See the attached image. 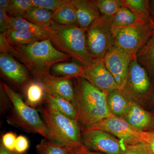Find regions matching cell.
Here are the masks:
<instances>
[{
	"instance_id": "cell-1",
	"label": "cell",
	"mask_w": 154,
	"mask_h": 154,
	"mask_svg": "<svg viewBox=\"0 0 154 154\" xmlns=\"http://www.w3.org/2000/svg\"><path fill=\"white\" fill-rule=\"evenodd\" d=\"M75 101L78 122L83 129L111 116L107 103V94L97 89L82 78L75 79Z\"/></svg>"
},
{
	"instance_id": "cell-2",
	"label": "cell",
	"mask_w": 154,
	"mask_h": 154,
	"mask_svg": "<svg viewBox=\"0 0 154 154\" xmlns=\"http://www.w3.org/2000/svg\"><path fill=\"white\" fill-rule=\"evenodd\" d=\"M9 54L22 62L33 76L50 72L53 66L71 58L57 50L49 39L25 45L10 44Z\"/></svg>"
},
{
	"instance_id": "cell-3",
	"label": "cell",
	"mask_w": 154,
	"mask_h": 154,
	"mask_svg": "<svg viewBox=\"0 0 154 154\" xmlns=\"http://www.w3.org/2000/svg\"><path fill=\"white\" fill-rule=\"evenodd\" d=\"M49 30L50 40L59 51L69 56L83 66L95 61L88 51L86 30L79 26L59 25L54 22Z\"/></svg>"
},
{
	"instance_id": "cell-4",
	"label": "cell",
	"mask_w": 154,
	"mask_h": 154,
	"mask_svg": "<svg viewBox=\"0 0 154 154\" xmlns=\"http://www.w3.org/2000/svg\"><path fill=\"white\" fill-rule=\"evenodd\" d=\"M49 140L60 144L69 149L83 145L78 122L63 115L45 102L39 108Z\"/></svg>"
},
{
	"instance_id": "cell-5",
	"label": "cell",
	"mask_w": 154,
	"mask_h": 154,
	"mask_svg": "<svg viewBox=\"0 0 154 154\" xmlns=\"http://www.w3.org/2000/svg\"><path fill=\"white\" fill-rule=\"evenodd\" d=\"M1 86L11 103V111L7 117L8 122L27 132L37 134L49 140L46 125L37 110L27 105L20 94L5 83L1 82Z\"/></svg>"
},
{
	"instance_id": "cell-6",
	"label": "cell",
	"mask_w": 154,
	"mask_h": 154,
	"mask_svg": "<svg viewBox=\"0 0 154 154\" xmlns=\"http://www.w3.org/2000/svg\"><path fill=\"white\" fill-rule=\"evenodd\" d=\"M89 53L94 60H102L114 45L110 19L101 16L86 30Z\"/></svg>"
},
{
	"instance_id": "cell-7",
	"label": "cell",
	"mask_w": 154,
	"mask_h": 154,
	"mask_svg": "<svg viewBox=\"0 0 154 154\" xmlns=\"http://www.w3.org/2000/svg\"><path fill=\"white\" fill-rule=\"evenodd\" d=\"M154 32V26L147 22L122 28L114 34L113 46L127 53L134 59Z\"/></svg>"
},
{
	"instance_id": "cell-8",
	"label": "cell",
	"mask_w": 154,
	"mask_h": 154,
	"mask_svg": "<svg viewBox=\"0 0 154 154\" xmlns=\"http://www.w3.org/2000/svg\"><path fill=\"white\" fill-rule=\"evenodd\" d=\"M149 75L136 59L131 60L126 82L120 90L128 98L136 102L149 100L154 93V87Z\"/></svg>"
},
{
	"instance_id": "cell-9",
	"label": "cell",
	"mask_w": 154,
	"mask_h": 154,
	"mask_svg": "<svg viewBox=\"0 0 154 154\" xmlns=\"http://www.w3.org/2000/svg\"><path fill=\"white\" fill-rule=\"evenodd\" d=\"M82 141L89 149L105 154H121L126 145L113 135L99 129L84 130Z\"/></svg>"
},
{
	"instance_id": "cell-10",
	"label": "cell",
	"mask_w": 154,
	"mask_h": 154,
	"mask_svg": "<svg viewBox=\"0 0 154 154\" xmlns=\"http://www.w3.org/2000/svg\"><path fill=\"white\" fill-rule=\"evenodd\" d=\"M86 129L105 131L126 145L142 143L144 131L131 126L123 118H118L112 115Z\"/></svg>"
},
{
	"instance_id": "cell-11",
	"label": "cell",
	"mask_w": 154,
	"mask_h": 154,
	"mask_svg": "<svg viewBox=\"0 0 154 154\" xmlns=\"http://www.w3.org/2000/svg\"><path fill=\"white\" fill-rule=\"evenodd\" d=\"M132 60L127 53L114 46L103 60L105 66L113 75L119 90H122L125 85Z\"/></svg>"
},
{
	"instance_id": "cell-12",
	"label": "cell",
	"mask_w": 154,
	"mask_h": 154,
	"mask_svg": "<svg viewBox=\"0 0 154 154\" xmlns=\"http://www.w3.org/2000/svg\"><path fill=\"white\" fill-rule=\"evenodd\" d=\"M33 76L44 86L46 94L61 97L74 104L75 89L71 79L54 77L51 74L50 72L40 73Z\"/></svg>"
},
{
	"instance_id": "cell-13",
	"label": "cell",
	"mask_w": 154,
	"mask_h": 154,
	"mask_svg": "<svg viewBox=\"0 0 154 154\" xmlns=\"http://www.w3.org/2000/svg\"><path fill=\"white\" fill-rule=\"evenodd\" d=\"M84 79L99 90L108 94L119 89L114 78L105 66L104 60H96L84 66Z\"/></svg>"
},
{
	"instance_id": "cell-14",
	"label": "cell",
	"mask_w": 154,
	"mask_h": 154,
	"mask_svg": "<svg viewBox=\"0 0 154 154\" xmlns=\"http://www.w3.org/2000/svg\"><path fill=\"white\" fill-rule=\"evenodd\" d=\"M0 69L6 79L20 90L23 91L29 82L28 69L14 56L0 54Z\"/></svg>"
},
{
	"instance_id": "cell-15",
	"label": "cell",
	"mask_w": 154,
	"mask_h": 154,
	"mask_svg": "<svg viewBox=\"0 0 154 154\" xmlns=\"http://www.w3.org/2000/svg\"><path fill=\"white\" fill-rule=\"evenodd\" d=\"M75 9L79 26L87 30L101 15L93 1L71 0Z\"/></svg>"
},
{
	"instance_id": "cell-16",
	"label": "cell",
	"mask_w": 154,
	"mask_h": 154,
	"mask_svg": "<svg viewBox=\"0 0 154 154\" xmlns=\"http://www.w3.org/2000/svg\"><path fill=\"white\" fill-rule=\"evenodd\" d=\"M123 119L131 126L142 131H146L147 128L152 125L153 121L151 114L133 100Z\"/></svg>"
},
{
	"instance_id": "cell-17",
	"label": "cell",
	"mask_w": 154,
	"mask_h": 154,
	"mask_svg": "<svg viewBox=\"0 0 154 154\" xmlns=\"http://www.w3.org/2000/svg\"><path fill=\"white\" fill-rule=\"evenodd\" d=\"M132 100L119 89L113 90L107 94V107L111 115L123 118L129 109Z\"/></svg>"
},
{
	"instance_id": "cell-18",
	"label": "cell",
	"mask_w": 154,
	"mask_h": 154,
	"mask_svg": "<svg viewBox=\"0 0 154 154\" xmlns=\"http://www.w3.org/2000/svg\"><path fill=\"white\" fill-rule=\"evenodd\" d=\"M110 21L113 35L122 28L139 23L143 22L149 23L138 17L129 9L124 7L120 9L110 19Z\"/></svg>"
},
{
	"instance_id": "cell-19",
	"label": "cell",
	"mask_w": 154,
	"mask_h": 154,
	"mask_svg": "<svg viewBox=\"0 0 154 154\" xmlns=\"http://www.w3.org/2000/svg\"><path fill=\"white\" fill-rule=\"evenodd\" d=\"M136 59L154 79V32L137 52Z\"/></svg>"
},
{
	"instance_id": "cell-20",
	"label": "cell",
	"mask_w": 154,
	"mask_h": 154,
	"mask_svg": "<svg viewBox=\"0 0 154 154\" xmlns=\"http://www.w3.org/2000/svg\"><path fill=\"white\" fill-rule=\"evenodd\" d=\"M123 7L132 11L138 17L149 22L154 27L150 1L148 0H121Z\"/></svg>"
},
{
	"instance_id": "cell-21",
	"label": "cell",
	"mask_w": 154,
	"mask_h": 154,
	"mask_svg": "<svg viewBox=\"0 0 154 154\" xmlns=\"http://www.w3.org/2000/svg\"><path fill=\"white\" fill-rule=\"evenodd\" d=\"M53 12L38 7H34L26 13L23 18L45 29L49 30L54 22Z\"/></svg>"
},
{
	"instance_id": "cell-22",
	"label": "cell",
	"mask_w": 154,
	"mask_h": 154,
	"mask_svg": "<svg viewBox=\"0 0 154 154\" xmlns=\"http://www.w3.org/2000/svg\"><path fill=\"white\" fill-rule=\"evenodd\" d=\"M45 101L60 113L78 122L76 109L72 102L61 97L49 94H45Z\"/></svg>"
},
{
	"instance_id": "cell-23",
	"label": "cell",
	"mask_w": 154,
	"mask_h": 154,
	"mask_svg": "<svg viewBox=\"0 0 154 154\" xmlns=\"http://www.w3.org/2000/svg\"><path fill=\"white\" fill-rule=\"evenodd\" d=\"M52 17L54 22L59 25L79 26L75 9L71 0L57 11L53 12Z\"/></svg>"
},
{
	"instance_id": "cell-24",
	"label": "cell",
	"mask_w": 154,
	"mask_h": 154,
	"mask_svg": "<svg viewBox=\"0 0 154 154\" xmlns=\"http://www.w3.org/2000/svg\"><path fill=\"white\" fill-rule=\"evenodd\" d=\"M9 43L16 45H25L42 40L39 36L28 30L11 28L5 32Z\"/></svg>"
},
{
	"instance_id": "cell-25",
	"label": "cell",
	"mask_w": 154,
	"mask_h": 154,
	"mask_svg": "<svg viewBox=\"0 0 154 154\" xmlns=\"http://www.w3.org/2000/svg\"><path fill=\"white\" fill-rule=\"evenodd\" d=\"M23 91L26 96L25 102L30 107H36L45 98L46 94L44 86L36 80L29 82Z\"/></svg>"
},
{
	"instance_id": "cell-26",
	"label": "cell",
	"mask_w": 154,
	"mask_h": 154,
	"mask_svg": "<svg viewBox=\"0 0 154 154\" xmlns=\"http://www.w3.org/2000/svg\"><path fill=\"white\" fill-rule=\"evenodd\" d=\"M51 69L56 74L71 79L84 76V66L76 63H59L53 66Z\"/></svg>"
},
{
	"instance_id": "cell-27",
	"label": "cell",
	"mask_w": 154,
	"mask_h": 154,
	"mask_svg": "<svg viewBox=\"0 0 154 154\" xmlns=\"http://www.w3.org/2000/svg\"><path fill=\"white\" fill-rule=\"evenodd\" d=\"M10 17L12 21V28L28 30L39 36L42 40L49 39L51 36L49 30L42 28L22 17Z\"/></svg>"
},
{
	"instance_id": "cell-28",
	"label": "cell",
	"mask_w": 154,
	"mask_h": 154,
	"mask_svg": "<svg viewBox=\"0 0 154 154\" xmlns=\"http://www.w3.org/2000/svg\"><path fill=\"white\" fill-rule=\"evenodd\" d=\"M101 16L111 19L123 7L121 0H93Z\"/></svg>"
},
{
	"instance_id": "cell-29",
	"label": "cell",
	"mask_w": 154,
	"mask_h": 154,
	"mask_svg": "<svg viewBox=\"0 0 154 154\" xmlns=\"http://www.w3.org/2000/svg\"><path fill=\"white\" fill-rule=\"evenodd\" d=\"M37 154H69V149L50 140H42L36 146Z\"/></svg>"
},
{
	"instance_id": "cell-30",
	"label": "cell",
	"mask_w": 154,
	"mask_h": 154,
	"mask_svg": "<svg viewBox=\"0 0 154 154\" xmlns=\"http://www.w3.org/2000/svg\"><path fill=\"white\" fill-rule=\"evenodd\" d=\"M34 7L32 0H11L7 13L11 17L23 18L25 13Z\"/></svg>"
},
{
	"instance_id": "cell-31",
	"label": "cell",
	"mask_w": 154,
	"mask_h": 154,
	"mask_svg": "<svg viewBox=\"0 0 154 154\" xmlns=\"http://www.w3.org/2000/svg\"><path fill=\"white\" fill-rule=\"evenodd\" d=\"M69 0H32L34 7L54 12L69 2Z\"/></svg>"
},
{
	"instance_id": "cell-32",
	"label": "cell",
	"mask_w": 154,
	"mask_h": 154,
	"mask_svg": "<svg viewBox=\"0 0 154 154\" xmlns=\"http://www.w3.org/2000/svg\"><path fill=\"white\" fill-rule=\"evenodd\" d=\"M142 143L147 154H154V131H144Z\"/></svg>"
},
{
	"instance_id": "cell-33",
	"label": "cell",
	"mask_w": 154,
	"mask_h": 154,
	"mask_svg": "<svg viewBox=\"0 0 154 154\" xmlns=\"http://www.w3.org/2000/svg\"><path fill=\"white\" fill-rule=\"evenodd\" d=\"M17 135L12 131L6 133L2 137V145L8 150L15 151Z\"/></svg>"
},
{
	"instance_id": "cell-34",
	"label": "cell",
	"mask_w": 154,
	"mask_h": 154,
	"mask_svg": "<svg viewBox=\"0 0 154 154\" xmlns=\"http://www.w3.org/2000/svg\"><path fill=\"white\" fill-rule=\"evenodd\" d=\"M12 28V21L7 12L0 9V31L1 33L6 32Z\"/></svg>"
},
{
	"instance_id": "cell-35",
	"label": "cell",
	"mask_w": 154,
	"mask_h": 154,
	"mask_svg": "<svg viewBox=\"0 0 154 154\" xmlns=\"http://www.w3.org/2000/svg\"><path fill=\"white\" fill-rule=\"evenodd\" d=\"M29 147V141L27 137L23 135L17 137L15 145V152L19 154L25 153Z\"/></svg>"
},
{
	"instance_id": "cell-36",
	"label": "cell",
	"mask_w": 154,
	"mask_h": 154,
	"mask_svg": "<svg viewBox=\"0 0 154 154\" xmlns=\"http://www.w3.org/2000/svg\"><path fill=\"white\" fill-rule=\"evenodd\" d=\"M121 154H147L143 143L126 145Z\"/></svg>"
},
{
	"instance_id": "cell-37",
	"label": "cell",
	"mask_w": 154,
	"mask_h": 154,
	"mask_svg": "<svg viewBox=\"0 0 154 154\" xmlns=\"http://www.w3.org/2000/svg\"><path fill=\"white\" fill-rule=\"evenodd\" d=\"M69 154H102L101 153L91 151L83 145L80 147L69 150Z\"/></svg>"
},
{
	"instance_id": "cell-38",
	"label": "cell",
	"mask_w": 154,
	"mask_h": 154,
	"mask_svg": "<svg viewBox=\"0 0 154 154\" xmlns=\"http://www.w3.org/2000/svg\"><path fill=\"white\" fill-rule=\"evenodd\" d=\"M11 1L10 0H1L0 1V9L8 12L10 8Z\"/></svg>"
},
{
	"instance_id": "cell-39",
	"label": "cell",
	"mask_w": 154,
	"mask_h": 154,
	"mask_svg": "<svg viewBox=\"0 0 154 154\" xmlns=\"http://www.w3.org/2000/svg\"><path fill=\"white\" fill-rule=\"evenodd\" d=\"M0 154H26V153H25L24 154H19L15 151H10L8 150V149H7L1 144V147H0Z\"/></svg>"
},
{
	"instance_id": "cell-40",
	"label": "cell",
	"mask_w": 154,
	"mask_h": 154,
	"mask_svg": "<svg viewBox=\"0 0 154 154\" xmlns=\"http://www.w3.org/2000/svg\"><path fill=\"white\" fill-rule=\"evenodd\" d=\"M150 5L152 15L154 19V0L150 1Z\"/></svg>"
},
{
	"instance_id": "cell-41",
	"label": "cell",
	"mask_w": 154,
	"mask_h": 154,
	"mask_svg": "<svg viewBox=\"0 0 154 154\" xmlns=\"http://www.w3.org/2000/svg\"><path fill=\"white\" fill-rule=\"evenodd\" d=\"M152 126L153 127V128H154V117H153V121Z\"/></svg>"
}]
</instances>
